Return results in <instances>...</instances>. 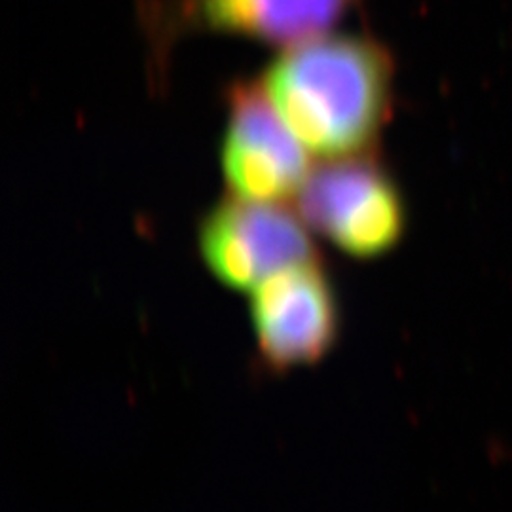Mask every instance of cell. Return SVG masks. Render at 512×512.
<instances>
[{
  "label": "cell",
  "mask_w": 512,
  "mask_h": 512,
  "mask_svg": "<svg viewBox=\"0 0 512 512\" xmlns=\"http://www.w3.org/2000/svg\"><path fill=\"white\" fill-rule=\"evenodd\" d=\"M395 61L380 40L323 33L287 46L262 86L311 154L340 160L372 154L393 109Z\"/></svg>",
  "instance_id": "1"
},
{
  "label": "cell",
  "mask_w": 512,
  "mask_h": 512,
  "mask_svg": "<svg viewBox=\"0 0 512 512\" xmlns=\"http://www.w3.org/2000/svg\"><path fill=\"white\" fill-rule=\"evenodd\" d=\"M296 203L310 230L361 260L387 255L406 230L403 194L370 154L319 165L298 190Z\"/></svg>",
  "instance_id": "2"
},
{
  "label": "cell",
  "mask_w": 512,
  "mask_h": 512,
  "mask_svg": "<svg viewBox=\"0 0 512 512\" xmlns=\"http://www.w3.org/2000/svg\"><path fill=\"white\" fill-rule=\"evenodd\" d=\"M198 247L209 272L236 291H255L272 275L319 258L300 215L279 203L236 196L203 217Z\"/></svg>",
  "instance_id": "3"
},
{
  "label": "cell",
  "mask_w": 512,
  "mask_h": 512,
  "mask_svg": "<svg viewBox=\"0 0 512 512\" xmlns=\"http://www.w3.org/2000/svg\"><path fill=\"white\" fill-rule=\"evenodd\" d=\"M220 167L230 192L251 202L296 198L310 175L306 147L285 124L262 82L243 80L228 90Z\"/></svg>",
  "instance_id": "4"
},
{
  "label": "cell",
  "mask_w": 512,
  "mask_h": 512,
  "mask_svg": "<svg viewBox=\"0 0 512 512\" xmlns=\"http://www.w3.org/2000/svg\"><path fill=\"white\" fill-rule=\"evenodd\" d=\"M361 0H141L152 50L183 33H220L291 46L329 33Z\"/></svg>",
  "instance_id": "5"
},
{
  "label": "cell",
  "mask_w": 512,
  "mask_h": 512,
  "mask_svg": "<svg viewBox=\"0 0 512 512\" xmlns=\"http://www.w3.org/2000/svg\"><path fill=\"white\" fill-rule=\"evenodd\" d=\"M249 311L258 353L274 370L313 365L340 338L338 296L319 258L260 283Z\"/></svg>",
  "instance_id": "6"
}]
</instances>
